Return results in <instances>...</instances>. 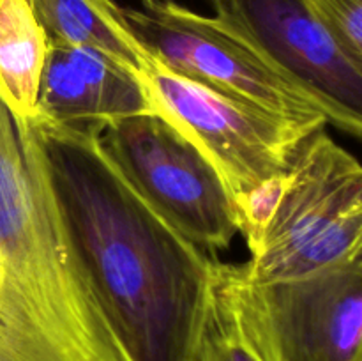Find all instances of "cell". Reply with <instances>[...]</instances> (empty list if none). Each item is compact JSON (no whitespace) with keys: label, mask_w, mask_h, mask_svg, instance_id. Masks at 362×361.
<instances>
[{"label":"cell","mask_w":362,"mask_h":361,"mask_svg":"<svg viewBox=\"0 0 362 361\" xmlns=\"http://www.w3.org/2000/svg\"><path fill=\"white\" fill-rule=\"evenodd\" d=\"M214 294L262 361H359L362 257L317 275L253 283L216 265Z\"/></svg>","instance_id":"obj_4"},{"label":"cell","mask_w":362,"mask_h":361,"mask_svg":"<svg viewBox=\"0 0 362 361\" xmlns=\"http://www.w3.org/2000/svg\"><path fill=\"white\" fill-rule=\"evenodd\" d=\"M359 361H362V349H361V356H359Z\"/></svg>","instance_id":"obj_14"},{"label":"cell","mask_w":362,"mask_h":361,"mask_svg":"<svg viewBox=\"0 0 362 361\" xmlns=\"http://www.w3.org/2000/svg\"><path fill=\"white\" fill-rule=\"evenodd\" d=\"M253 283L317 275L362 257V165L324 130L237 209Z\"/></svg>","instance_id":"obj_3"},{"label":"cell","mask_w":362,"mask_h":361,"mask_svg":"<svg viewBox=\"0 0 362 361\" xmlns=\"http://www.w3.org/2000/svg\"><path fill=\"white\" fill-rule=\"evenodd\" d=\"M138 113H161L144 78L98 50L49 41L35 117L92 127Z\"/></svg>","instance_id":"obj_9"},{"label":"cell","mask_w":362,"mask_h":361,"mask_svg":"<svg viewBox=\"0 0 362 361\" xmlns=\"http://www.w3.org/2000/svg\"><path fill=\"white\" fill-rule=\"evenodd\" d=\"M48 45L32 0H0V101L14 120L37 115Z\"/></svg>","instance_id":"obj_11"},{"label":"cell","mask_w":362,"mask_h":361,"mask_svg":"<svg viewBox=\"0 0 362 361\" xmlns=\"http://www.w3.org/2000/svg\"><path fill=\"white\" fill-rule=\"evenodd\" d=\"M163 115L186 131L221 172L235 207L288 170L325 119H288L179 76L152 59L144 76Z\"/></svg>","instance_id":"obj_6"},{"label":"cell","mask_w":362,"mask_h":361,"mask_svg":"<svg viewBox=\"0 0 362 361\" xmlns=\"http://www.w3.org/2000/svg\"><path fill=\"white\" fill-rule=\"evenodd\" d=\"M306 4L362 66V0H306Z\"/></svg>","instance_id":"obj_13"},{"label":"cell","mask_w":362,"mask_h":361,"mask_svg":"<svg viewBox=\"0 0 362 361\" xmlns=\"http://www.w3.org/2000/svg\"><path fill=\"white\" fill-rule=\"evenodd\" d=\"M214 18L257 50L346 133L362 137V66L306 0H211Z\"/></svg>","instance_id":"obj_8"},{"label":"cell","mask_w":362,"mask_h":361,"mask_svg":"<svg viewBox=\"0 0 362 361\" xmlns=\"http://www.w3.org/2000/svg\"><path fill=\"white\" fill-rule=\"evenodd\" d=\"M64 241L131 361H198L218 260L163 218L92 127L14 120Z\"/></svg>","instance_id":"obj_1"},{"label":"cell","mask_w":362,"mask_h":361,"mask_svg":"<svg viewBox=\"0 0 362 361\" xmlns=\"http://www.w3.org/2000/svg\"><path fill=\"white\" fill-rule=\"evenodd\" d=\"M48 41L98 50L144 78L152 57L113 0H32Z\"/></svg>","instance_id":"obj_10"},{"label":"cell","mask_w":362,"mask_h":361,"mask_svg":"<svg viewBox=\"0 0 362 361\" xmlns=\"http://www.w3.org/2000/svg\"><path fill=\"white\" fill-rule=\"evenodd\" d=\"M198 361H262L239 335L228 311L214 292Z\"/></svg>","instance_id":"obj_12"},{"label":"cell","mask_w":362,"mask_h":361,"mask_svg":"<svg viewBox=\"0 0 362 361\" xmlns=\"http://www.w3.org/2000/svg\"><path fill=\"white\" fill-rule=\"evenodd\" d=\"M127 27L158 64L219 94L288 119H325L257 50L214 16L173 0L122 7Z\"/></svg>","instance_id":"obj_7"},{"label":"cell","mask_w":362,"mask_h":361,"mask_svg":"<svg viewBox=\"0 0 362 361\" xmlns=\"http://www.w3.org/2000/svg\"><path fill=\"white\" fill-rule=\"evenodd\" d=\"M0 361H131L71 255L0 101Z\"/></svg>","instance_id":"obj_2"},{"label":"cell","mask_w":362,"mask_h":361,"mask_svg":"<svg viewBox=\"0 0 362 361\" xmlns=\"http://www.w3.org/2000/svg\"><path fill=\"white\" fill-rule=\"evenodd\" d=\"M131 186L200 248H226L240 232L232 193L204 149L163 113L92 126Z\"/></svg>","instance_id":"obj_5"}]
</instances>
